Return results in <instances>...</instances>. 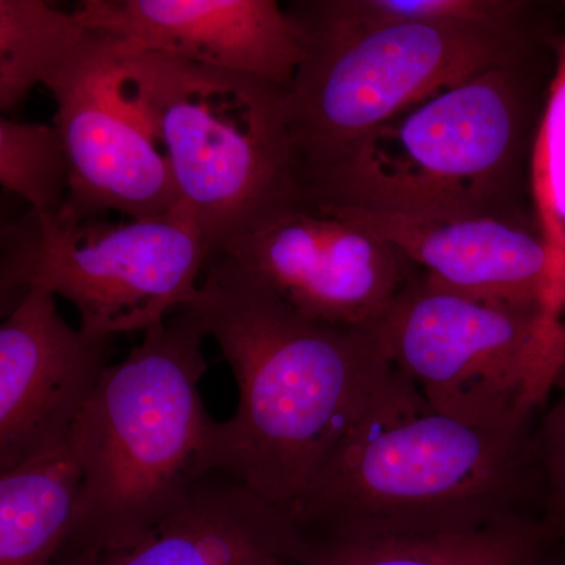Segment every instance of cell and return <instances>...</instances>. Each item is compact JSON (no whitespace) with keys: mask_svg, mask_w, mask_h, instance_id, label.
Masks as SVG:
<instances>
[{"mask_svg":"<svg viewBox=\"0 0 565 565\" xmlns=\"http://www.w3.org/2000/svg\"><path fill=\"white\" fill-rule=\"evenodd\" d=\"M88 35L74 13L43 0H0V109L22 106L77 54Z\"/></svg>","mask_w":565,"mask_h":565,"instance_id":"e0dca14e","label":"cell"},{"mask_svg":"<svg viewBox=\"0 0 565 565\" xmlns=\"http://www.w3.org/2000/svg\"><path fill=\"white\" fill-rule=\"evenodd\" d=\"M561 322H563L564 332H565V310H564V313H563V318H561Z\"/></svg>","mask_w":565,"mask_h":565,"instance_id":"cb8c5ba5","label":"cell"},{"mask_svg":"<svg viewBox=\"0 0 565 565\" xmlns=\"http://www.w3.org/2000/svg\"><path fill=\"white\" fill-rule=\"evenodd\" d=\"M302 552L286 512L230 476L211 473L150 534L92 565H299Z\"/></svg>","mask_w":565,"mask_h":565,"instance_id":"5bb4252c","label":"cell"},{"mask_svg":"<svg viewBox=\"0 0 565 565\" xmlns=\"http://www.w3.org/2000/svg\"><path fill=\"white\" fill-rule=\"evenodd\" d=\"M0 473V565H62L82 487L71 434Z\"/></svg>","mask_w":565,"mask_h":565,"instance_id":"9a60e30c","label":"cell"},{"mask_svg":"<svg viewBox=\"0 0 565 565\" xmlns=\"http://www.w3.org/2000/svg\"><path fill=\"white\" fill-rule=\"evenodd\" d=\"M114 338L74 329L32 288L0 326V471L66 440L109 366Z\"/></svg>","mask_w":565,"mask_h":565,"instance_id":"8fae6325","label":"cell"},{"mask_svg":"<svg viewBox=\"0 0 565 565\" xmlns=\"http://www.w3.org/2000/svg\"><path fill=\"white\" fill-rule=\"evenodd\" d=\"M114 58L118 92L166 151L178 204L202 230L211 258L305 202L286 88L118 36Z\"/></svg>","mask_w":565,"mask_h":565,"instance_id":"5b68a950","label":"cell"},{"mask_svg":"<svg viewBox=\"0 0 565 565\" xmlns=\"http://www.w3.org/2000/svg\"><path fill=\"white\" fill-rule=\"evenodd\" d=\"M303 58L286 93L297 180L351 150L404 111L486 71L553 50L563 9L525 29L459 22L355 25L316 0L286 7Z\"/></svg>","mask_w":565,"mask_h":565,"instance_id":"8992f818","label":"cell"},{"mask_svg":"<svg viewBox=\"0 0 565 565\" xmlns=\"http://www.w3.org/2000/svg\"><path fill=\"white\" fill-rule=\"evenodd\" d=\"M73 13L139 50L248 74L286 90L303 58L300 33L275 0H84Z\"/></svg>","mask_w":565,"mask_h":565,"instance_id":"7c38bea8","label":"cell"},{"mask_svg":"<svg viewBox=\"0 0 565 565\" xmlns=\"http://www.w3.org/2000/svg\"><path fill=\"white\" fill-rule=\"evenodd\" d=\"M0 182L41 218L61 214L70 196L71 163L54 125L0 121Z\"/></svg>","mask_w":565,"mask_h":565,"instance_id":"ac0fdd59","label":"cell"},{"mask_svg":"<svg viewBox=\"0 0 565 565\" xmlns=\"http://www.w3.org/2000/svg\"><path fill=\"white\" fill-rule=\"evenodd\" d=\"M264 565H289V564L285 563V561H281V559H273V561H269V563H266Z\"/></svg>","mask_w":565,"mask_h":565,"instance_id":"603a6c76","label":"cell"},{"mask_svg":"<svg viewBox=\"0 0 565 565\" xmlns=\"http://www.w3.org/2000/svg\"><path fill=\"white\" fill-rule=\"evenodd\" d=\"M535 422L486 424L441 414L397 371L292 505L289 519L305 541L467 533L541 522Z\"/></svg>","mask_w":565,"mask_h":565,"instance_id":"7a4b0ae2","label":"cell"},{"mask_svg":"<svg viewBox=\"0 0 565 565\" xmlns=\"http://www.w3.org/2000/svg\"><path fill=\"white\" fill-rule=\"evenodd\" d=\"M527 565H565V539L548 542Z\"/></svg>","mask_w":565,"mask_h":565,"instance_id":"7402d4cb","label":"cell"},{"mask_svg":"<svg viewBox=\"0 0 565 565\" xmlns=\"http://www.w3.org/2000/svg\"><path fill=\"white\" fill-rule=\"evenodd\" d=\"M396 370L434 411L486 424L537 418L565 362L559 316L415 275L381 322Z\"/></svg>","mask_w":565,"mask_h":565,"instance_id":"ba28073f","label":"cell"},{"mask_svg":"<svg viewBox=\"0 0 565 565\" xmlns=\"http://www.w3.org/2000/svg\"><path fill=\"white\" fill-rule=\"evenodd\" d=\"M557 397L546 404L534 427V452L542 484V526L552 541L565 539V363Z\"/></svg>","mask_w":565,"mask_h":565,"instance_id":"44dd1931","label":"cell"},{"mask_svg":"<svg viewBox=\"0 0 565 565\" xmlns=\"http://www.w3.org/2000/svg\"><path fill=\"white\" fill-rule=\"evenodd\" d=\"M318 6L334 20L355 25L459 22L493 29L531 28L559 11L526 0H318Z\"/></svg>","mask_w":565,"mask_h":565,"instance_id":"d6986e66","label":"cell"},{"mask_svg":"<svg viewBox=\"0 0 565 565\" xmlns=\"http://www.w3.org/2000/svg\"><path fill=\"white\" fill-rule=\"evenodd\" d=\"M204 338L196 319L180 310L104 371L71 430L82 487L62 565H92L137 544L214 473L218 422L200 394Z\"/></svg>","mask_w":565,"mask_h":565,"instance_id":"277c9868","label":"cell"},{"mask_svg":"<svg viewBox=\"0 0 565 565\" xmlns=\"http://www.w3.org/2000/svg\"><path fill=\"white\" fill-rule=\"evenodd\" d=\"M555 63L556 46L412 107L303 174L305 200L429 221L537 222L531 163Z\"/></svg>","mask_w":565,"mask_h":565,"instance_id":"3957f363","label":"cell"},{"mask_svg":"<svg viewBox=\"0 0 565 565\" xmlns=\"http://www.w3.org/2000/svg\"><path fill=\"white\" fill-rule=\"evenodd\" d=\"M114 47L111 33L88 28L77 54L44 82L71 163L63 210L81 217H162L178 204L172 169L150 126L118 92Z\"/></svg>","mask_w":565,"mask_h":565,"instance_id":"9c48e42d","label":"cell"},{"mask_svg":"<svg viewBox=\"0 0 565 565\" xmlns=\"http://www.w3.org/2000/svg\"><path fill=\"white\" fill-rule=\"evenodd\" d=\"M210 258L202 230L181 204L126 223L66 210L41 218L29 210L2 225V305L10 311L43 288L76 308L85 332L145 333L195 300Z\"/></svg>","mask_w":565,"mask_h":565,"instance_id":"52a82bcc","label":"cell"},{"mask_svg":"<svg viewBox=\"0 0 565 565\" xmlns=\"http://www.w3.org/2000/svg\"><path fill=\"white\" fill-rule=\"evenodd\" d=\"M182 310L218 344L239 388L236 415L215 427L212 471L289 515L397 375L381 326L307 318L225 253Z\"/></svg>","mask_w":565,"mask_h":565,"instance_id":"6da1fadb","label":"cell"},{"mask_svg":"<svg viewBox=\"0 0 565 565\" xmlns=\"http://www.w3.org/2000/svg\"><path fill=\"white\" fill-rule=\"evenodd\" d=\"M307 318L377 327L418 269L385 237L305 200L221 252Z\"/></svg>","mask_w":565,"mask_h":565,"instance_id":"30bf717a","label":"cell"},{"mask_svg":"<svg viewBox=\"0 0 565 565\" xmlns=\"http://www.w3.org/2000/svg\"><path fill=\"white\" fill-rule=\"evenodd\" d=\"M321 210V207H319ZM385 237L419 273L446 288L563 318L565 267L537 222L429 218L329 211Z\"/></svg>","mask_w":565,"mask_h":565,"instance_id":"4fadbf2b","label":"cell"},{"mask_svg":"<svg viewBox=\"0 0 565 565\" xmlns=\"http://www.w3.org/2000/svg\"><path fill=\"white\" fill-rule=\"evenodd\" d=\"M552 542L541 522L390 539H303L299 565H527Z\"/></svg>","mask_w":565,"mask_h":565,"instance_id":"2e32d148","label":"cell"},{"mask_svg":"<svg viewBox=\"0 0 565 565\" xmlns=\"http://www.w3.org/2000/svg\"><path fill=\"white\" fill-rule=\"evenodd\" d=\"M565 9V2H564ZM539 226L565 267V20L531 163Z\"/></svg>","mask_w":565,"mask_h":565,"instance_id":"ffe728a7","label":"cell"}]
</instances>
